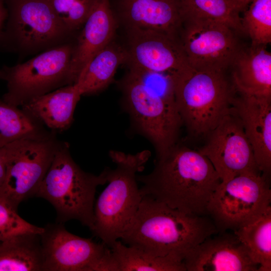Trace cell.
Returning a JSON list of instances; mask_svg holds the SVG:
<instances>
[{
  "label": "cell",
  "mask_w": 271,
  "mask_h": 271,
  "mask_svg": "<svg viewBox=\"0 0 271 271\" xmlns=\"http://www.w3.org/2000/svg\"><path fill=\"white\" fill-rule=\"evenodd\" d=\"M231 106L241 121L258 170L262 175L270 178L271 99L250 95L235 89Z\"/></svg>",
  "instance_id": "16"
},
{
  "label": "cell",
  "mask_w": 271,
  "mask_h": 271,
  "mask_svg": "<svg viewBox=\"0 0 271 271\" xmlns=\"http://www.w3.org/2000/svg\"><path fill=\"white\" fill-rule=\"evenodd\" d=\"M269 179L261 173H246L220 183L207 206L219 232L234 231L271 206Z\"/></svg>",
  "instance_id": "10"
},
{
  "label": "cell",
  "mask_w": 271,
  "mask_h": 271,
  "mask_svg": "<svg viewBox=\"0 0 271 271\" xmlns=\"http://www.w3.org/2000/svg\"><path fill=\"white\" fill-rule=\"evenodd\" d=\"M73 41L42 52L26 62L0 69L7 82L3 99L22 106L33 99L75 83L71 72Z\"/></svg>",
  "instance_id": "8"
},
{
  "label": "cell",
  "mask_w": 271,
  "mask_h": 271,
  "mask_svg": "<svg viewBox=\"0 0 271 271\" xmlns=\"http://www.w3.org/2000/svg\"><path fill=\"white\" fill-rule=\"evenodd\" d=\"M118 82L124 108L137 131L159 156L177 143L183 125L171 76L128 66Z\"/></svg>",
  "instance_id": "3"
},
{
  "label": "cell",
  "mask_w": 271,
  "mask_h": 271,
  "mask_svg": "<svg viewBox=\"0 0 271 271\" xmlns=\"http://www.w3.org/2000/svg\"><path fill=\"white\" fill-rule=\"evenodd\" d=\"M240 8L241 12L244 11L249 5L254 0H233Z\"/></svg>",
  "instance_id": "32"
},
{
  "label": "cell",
  "mask_w": 271,
  "mask_h": 271,
  "mask_svg": "<svg viewBox=\"0 0 271 271\" xmlns=\"http://www.w3.org/2000/svg\"><path fill=\"white\" fill-rule=\"evenodd\" d=\"M116 1L115 17L125 29H150L179 38L183 23L179 0Z\"/></svg>",
  "instance_id": "18"
},
{
  "label": "cell",
  "mask_w": 271,
  "mask_h": 271,
  "mask_svg": "<svg viewBox=\"0 0 271 271\" xmlns=\"http://www.w3.org/2000/svg\"><path fill=\"white\" fill-rule=\"evenodd\" d=\"M7 23L0 46L20 57L39 54L66 43L75 35L55 15L49 0H5Z\"/></svg>",
  "instance_id": "7"
},
{
  "label": "cell",
  "mask_w": 271,
  "mask_h": 271,
  "mask_svg": "<svg viewBox=\"0 0 271 271\" xmlns=\"http://www.w3.org/2000/svg\"><path fill=\"white\" fill-rule=\"evenodd\" d=\"M63 143L56 134L43 140H19L4 147L6 173L0 200L17 211L22 201L35 196Z\"/></svg>",
  "instance_id": "9"
},
{
  "label": "cell",
  "mask_w": 271,
  "mask_h": 271,
  "mask_svg": "<svg viewBox=\"0 0 271 271\" xmlns=\"http://www.w3.org/2000/svg\"><path fill=\"white\" fill-rule=\"evenodd\" d=\"M56 132L18 106L0 99V148L24 140H43Z\"/></svg>",
  "instance_id": "23"
},
{
  "label": "cell",
  "mask_w": 271,
  "mask_h": 271,
  "mask_svg": "<svg viewBox=\"0 0 271 271\" xmlns=\"http://www.w3.org/2000/svg\"><path fill=\"white\" fill-rule=\"evenodd\" d=\"M245 246L258 271L271 270V206L233 231Z\"/></svg>",
  "instance_id": "24"
},
{
  "label": "cell",
  "mask_w": 271,
  "mask_h": 271,
  "mask_svg": "<svg viewBox=\"0 0 271 271\" xmlns=\"http://www.w3.org/2000/svg\"><path fill=\"white\" fill-rule=\"evenodd\" d=\"M81 96L77 85L70 84L36 97L21 107L50 130L60 132L71 125Z\"/></svg>",
  "instance_id": "20"
},
{
  "label": "cell",
  "mask_w": 271,
  "mask_h": 271,
  "mask_svg": "<svg viewBox=\"0 0 271 271\" xmlns=\"http://www.w3.org/2000/svg\"><path fill=\"white\" fill-rule=\"evenodd\" d=\"M141 195L148 196L188 214L206 216L221 179L198 151L177 143L156 156L153 171L137 175Z\"/></svg>",
  "instance_id": "1"
},
{
  "label": "cell",
  "mask_w": 271,
  "mask_h": 271,
  "mask_svg": "<svg viewBox=\"0 0 271 271\" xmlns=\"http://www.w3.org/2000/svg\"><path fill=\"white\" fill-rule=\"evenodd\" d=\"M171 77L177 108L188 136L205 139L231 108L233 83L225 71L191 67Z\"/></svg>",
  "instance_id": "4"
},
{
  "label": "cell",
  "mask_w": 271,
  "mask_h": 271,
  "mask_svg": "<svg viewBox=\"0 0 271 271\" xmlns=\"http://www.w3.org/2000/svg\"><path fill=\"white\" fill-rule=\"evenodd\" d=\"M126 62L123 46L113 40L91 60L75 84L82 96L98 93L109 85L118 67Z\"/></svg>",
  "instance_id": "21"
},
{
  "label": "cell",
  "mask_w": 271,
  "mask_h": 271,
  "mask_svg": "<svg viewBox=\"0 0 271 271\" xmlns=\"http://www.w3.org/2000/svg\"><path fill=\"white\" fill-rule=\"evenodd\" d=\"M58 19L75 35L83 25L94 0H49Z\"/></svg>",
  "instance_id": "28"
},
{
  "label": "cell",
  "mask_w": 271,
  "mask_h": 271,
  "mask_svg": "<svg viewBox=\"0 0 271 271\" xmlns=\"http://www.w3.org/2000/svg\"><path fill=\"white\" fill-rule=\"evenodd\" d=\"M117 26L110 1L94 0L73 41L71 72L75 83L91 60L114 40Z\"/></svg>",
  "instance_id": "17"
},
{
  "label": "cell",
  "mask_w": 271,
  "mask_h": 271,
  "mask_svg": "<svg viewBox=\"0 0 271 271\" xmlns=\"http://www.w3.org/2000/svg\"><path fill=\"white\" fill-rule=\"evenodd\" d=\"M186 271H258L235 233L219 232L200 242L183 259Z\"/></svg>",
  "instance_id": "15"
},
{
  "label": "cell",
  "mask_w": 271,
  "mask_h": 271,
  "mask_svg": "<svg viewBox=\"0 0 271 271\" xmlns=\"http://www.w3.org/2000/svg\"><path fill=\"white\" fill-rule=\"evenodd\" d=\"M43 228L42 271H90L110 249L103 242L71 233L64 223L56 222Z\"/></svg>",
  "instance_id": "13"
},
{
  "label": "cell",
  "mask_w": 271,
  "mask_h": 271,
  "mask_svg": "<svg viewBox=\"0 0 271 271\" xmlns=\"http://www.w3.org/2000/svg\"><path fill=\"white\" fill-rule=\"evenodd\" d=\"M244 33L252 46H266L271 42V0H254L241 18Z\"/></svg>",
  "instance_id": "27"
},
{
  "label": "cell",
  "mask_w": 271,
  "mask_h": 271,
  "mask_svg": "<svg viewBox=\"0 0 271 271\" xmlns=\"http://www.w3.org/2000/svg\"><path fill=\"white\" fill-rule=\"evenodd\" d=\"M230 66L237 90L271 99V53L266 46L240 48Z\"/></svg>",
  "instance_id": "19"
},
{
  "label": "cell",
  "mask_w": 271,
  "mask_h": 271,
  "mask_svg": "<svg viewBox=\"0 0 271 271\" xmlns=\"http://www.w3.org/2000/svg\"><path fill=\"white\" fill-rule=\"evenodd\" d=\"M128 66L175 74L189 67L179 38L150 29H125Z\"/></svg>",
  "instance_id": "14"
},
{
  "label": "cell",
  "mask_w": 271,
  "mask_h": 271,
  "mask_svg": "<svg viewBox=\"0 0 271 271\" xmlns=\"http://www.w3.org/2000/svg\"><path fill=\"white\" fill-rule=\"evenodd\" d=\"M40 234H20L0 241V271H42Z\"/></svg>",
  "instance_id": "22"
},
{
  "label": "cell",
  "mask_w": 271,
  "mask_h": 271,
  "mask_svg": "<svg viewBox=\"0 0 271 271\" xmlns=\"http://www.w3.org/2000/svg\"><path fill=\"white\" fill-rule=\"evenodd\" d=\"M205 139V144L198 151L209 160L221 182L244 173H261L241 121L232 106Z\"/></svg>",
  "instance_id": "12"
},
{
  "label": "cell",
  "mask_w": 271,
  "mask_h": 271,
  "mask_svg": "<svg viewBox=\"0 0 271 271\" xmlns=\"http://www.w3.org/2000/svg\"><path fill=\"white\" fill-rule=\"evenodd\" d=\"M8 17V11L5 0H0V36L5 21Z\"/></svg>",
  "instance_id": "31"
},
{
  "label": "cell",
  "mask_w": 271,
  "mask_h": 271,
  "mask_svg": "<svg viewBox=\"0 0 271 271\" xmlns=\"http://www.w3.org/2000/svg\"><path fill=\"white\" fill-rule=\"evenodd\" d=\"M109 156L116 167L107 168L108 185L96 201L94 222L90 230L111 248L120 238L138 209L142 196L137 174L144 169L151 152L144 150L130 154L111 150Z\"/></svg>",
  "instance_id": "5"
},
{
  "label": "cell",
  "mask_w": 271,
  "mask_h": 271,
  "mask_svg": "<svg viewBox=\"0 0 271 271\" xmlns=\"http://www.w3.org/2000/svg\"><path fill=\"white\" fill-rule=\"evenodd\" d=\"M118 271H186L183 261L158 256L116 240L111 247Z\"/></svg>",
  "instance_id": "25"
},
{
  "label": "cell",
  "mask_w": 271,
  "mask_h": 271,
  "mask_svg": "<svg viewBox=\"0 0 271 271\" xmlns=\"http://www.w3.org/2000/svg\"><path fill=\"white\" fill-rule=\"evenodd\" d=\"M218 232L209 216L188 214L144 196L120 238L127 246L183 261L195 246Z\"/></svg>",
  "instance_id": "2"
},
{
  "label": "cell",
  "mask_w": 271,
  "mask_h": 271,
  "mask_svg": "<svg viewBox=\"0 0 271 271\" xmlns=\"http://www.w3.org/2000/svg\"><path fill=\"white\" fill-rule=\"evenodd\" d=\"M227 25L197 18L183 20L179 38L189 66L198 70L225 71L241 48Z\"/></svg>",
  "instance_id": "11"
},
{
  "label": "cell",
  "mask_w": 271,
  "mask_h": 271,
  "mask_svg": "<svg viewBox=\"0 0 271 271\" xmlns=\"http://www.w3.org/2000/svg\"><path fill=\"white\" fill-rule=\"evenodd\" d=\"M107 183V168L99 175L84 171L63 142L35 196L47 200L57 213L56 222L76 220L90 229L94 222L96 188Z\"/></svg>",
  "instance_id": "6"
},
{
  "label": "cell",
  "mask_w": 271,
  "mask_h": 271,
  "mask_svg": "<svg viewBox=\"0 0 271 271\" xmlns=\"http://www.w3.org/2000/svg\"><path fill=\"white\" fill-rule=\"evenodd\" d=\"M43 230V227H38L24 220L17 210L0 200V241L20 234H41Z\"/></svg>",
  "instance_id": "29"
},
{
  "label": "cell",
  "mask_w": 271,
  "mask_h": 271,
  "mask_svg": "<svg viewBox=\"0 0 271 271\" xmlns=\"http://www.w3.org/2000/svg\"><path fill=\"white\" fill-rule=\"evenodd\" d=\"M183 20L206 19L224 24L236 33H244L240 8L233 0H179Z\"/></svg>",
  "instance_id": "26"
},
{
  "label": "cell",
  "mask_w": 271,
  "mask_h": 271,
  "mask_svg": "<svg viewBox=\"0 0 271 271\" xmlns=\"http://www.w3.org/2000/svg\"><path fill=\"white\" fill-rule=\"evenodd\" d=\"M6 173V158L4 148H0V190L3 185Z\"/></svg>",
  "instance_id": "30"
}]
</instances>
